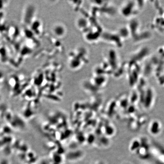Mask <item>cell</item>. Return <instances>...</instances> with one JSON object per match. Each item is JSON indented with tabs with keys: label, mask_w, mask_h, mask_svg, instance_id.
Segmentation results:
<instances>
[{
	"label": "cell",
	"mask_w": 164,
	"mask_h": 164,
	"mask_svg": "<svg viewBox=\"0 0 164 164\" xmlns=\"http://www.w3.org/2000/svg\"><path fill=\"white\" fill-rule=\"evenodd\" d=\"M9 1H0V10L4 9V8L6 7L7 5H8Z\"/></svg>",
	"instance_id": "cell-1"
}]
</instances>
